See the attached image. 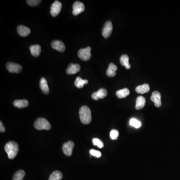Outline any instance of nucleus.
I'll return each instance as SVG.
<instances>
[{
	"label": "nucleus",
	"instance_id": "obj_1",
	"mask_svg": "<svg viewBox=\"0 0 180 180\" xmlns=\"http://www.w3.org/2000/svg\"><path fill=\"white\" fill-rule=\"evenodd\" d=\"M5 150L8 154L9 158L10 159H13L18 154L19 146L16 142L10 141L6 144Z\"/></svg>",
	"mask_w": 180,
	"mask_h": 180
},
{
	"label": "nucleus",
	"instance_id": "obj_2",
	"mask_svg": "<svg viewBox=\"0 0 180 180\" xmlns=\"http://www.w3.org/2000/svg\"><path fill=\"white\" fill-rule=\"evenodd\" d=\"M80 120L83 124H89L92 121L91 110L88 106H83L79 111Z\"/></svg>",
	"mask_w": 180,
	"mask_h": 180
},
{
	"label": "nucleus",
	"instance_id": "obj_3",
	"mask_svg": "<svg viewBox=\"0 0 180 180\" xmlns=\"http://www.w3.org/2000/svg\"><path fill=\"white\" fill-rule=\"evenodd\" d=\"M34 127L38 130H49L51 129V125L49 122V121L46 120V119L40 118L35 121L34 123Z\"/></svg>",
	"mask_w": 180,
	"mask_h": 180
},
{
	"label": "nucleus",
	"instance_id": "obj_4",
	"mask_svg": "<svg viewBox=\"0 0 180 180\" xmlns=\"http://www.w3.org/2000/svg\"><path fill=\"white\" fill-rule=\"evenodd\" d=\"M91 47H88L86 48L81 49L78 52V56L82 60L86 61L90 59L91 57Z\"/></svg>",
	"mask_w": 180,
	"mask_h": 180
},
{
	"label": "nucleus",
	"instance_id": "obj_5",
	"mask_svg": "<svg viewBox=\"0 0 180 180\" xmlns=\"http://www.w3.org/2000/svg\"><path fill=\"white\" fill-rule=\"evenodd\" d=\"M62 8V4L60 2L58 1H56L54 2L51 6L50 13H51V15L54 17L58 16L60 13Z\"/></svg>",
	"mask_w": 180,
	"mask_h": 180
},
{
	"label": "nucleus",
	"instance_id": "obj_6",
	"mask_svg": "<svg viewBox=\"0 0 180 180\" xmlns=\"http://www.w3.org/2000/svg\"><path fill=\"white\" fill-rule=\"evenodd\" d=\"M113 31V24L111 21H108L105 24L103 28L102 29V36L105 38H108L111 35Z\"/></svg>",
	"mask_w": 180,
	"mask_h": 180
},
{
	"label": "nucleus",
	"instance_id": "obj_7",
	"mask_svg": "<svg viewBox=\"0 0 180 180\" xmlns=\"http://www.w3.org/2000/svg\"><path fill=\"white\" fill-rule=\"evenodd\" d=\"M74 147V143L73 141H68L64 144L62 147L64 154L67 156H71L73 153V148Z\"/></svg>",
	"mask_w": 180,
	"mask_h": 180
},
{
	"label": "nucleus",
	"instance_id": "obj_8",
	"mask_svg": "<svg viewBox=\"0 0 180 180\" xmlns=\"http://www.w3.org/2000/svg\"><path fill=\"white\" fill-rule=\"evenodd\" d=\"M6 68L8 71L12 73H19L22 70V67L21 65L12 62L7 63Z\"/></svg>",
	"mask_w": 180,
	"mask_h": 180
},
{
	"label": "nucleus",
	"instance_id": "obj_9",
	"mask_svg": "<svg viewBox=\"0 0 180 180\" xmlns=\"http://www.w3.org/2000/svg\"><path fill=\"white\" fill-rule=\"evenodd\" d=\"M73 14L74 16L78 15L85 10L84 4L79 1H76L73 6Z\"/></svg>",
	"mask_w": 180,
	"mask_h": 180
},
{
	"label": "nucleus",
	"instance_id": "obj_10",
	"mask_svg": "<svg viewBox=\"0 0 180 180\" xmlns=\"http://www.w3.org/2000/svg\"><path fill=\"white\" fill-rule=\"evenodd\" d=\"M107 91L105 89L102 88L97 92H94L92 95V98L94 100H98L100 99H104L107 96Z\"/></svg>",
	"mask_w": 180,
	"mask_h": 180
},
{
	"label": "nucleus",
	"instance_id": "obj_11",
	"mask_svg": "<svg viewBox=\"0 0 180 180\" xmlns=\"http://www.w3.org/2000/svg\"><path fill=\"white\" fill-rule=\"evenodd\" d=\"M151 99L154 102L155 106L156 107L159 108L161 107L162 105L161 94L158 91H155L152 93Z\"/></svg>",
	"mask_w": 180,
	"mask_h": 180
},
{
	"label": "nucleus",
	"instance_id": "obj_12",
	"mask_svg": "<svg viewBox=\"0 0 180 180\" xmlns=\"http://www.w3.org/2000/svg\"><path fill=\"white\" fill-rule=\"evenodd\" d=\"M81 69V66L78 64L71 63L68 67V68L66 70V73L68 75L75 74L76 73H78Z\"/></svg>",
	"mask_w": 180,
	"mask_h": 180
},
{
	"label": "nucleus",
	"instance_id": "obj_13",
	"mask_svg": "<svg viewBox=\"0 0 180 180\" xmlns=\"http://www.w3.org/2000/svg\"><path fill=\"white\" fill-rule=\"evenodd\" d=\"M51 46L53 49L60 52H63L65 50V44L59 40H55L52 41L51 43Z\"/></svg>",
	"mask_w": 180,
	"mask_h": 180
},
{
	"label": "nucleus",
	"instance_id": "obj_14",
	"mask_svg": "<svg viewBox=\"0 0 180 180\" xmlns=\"http://www.w3.org/2000/svg\"><path fill=\"white\" fill-rule=\"evenodd\" d=\"M17 32L20 36L26 37L30 34L31 30L29 28L23 25H20L17 27Z\"/></svg>",
	"mask_w": 180,
	"mask_h": 180
},
{
	"label": "nucleus",
	"instance_id": "obj_15",
	"mask_svg": "<svg viewBox=\"0 0 180 180\" xmlns=\"http://www.w3.org/2000/svg\"><path fill=\"white\" fill-rule=\"evenodd\" d=\"M40 87L43 93L48 95L49 93L50 90L47 84V81L45 78H42L40 82Z\"/></svg>",
	"mask_w": 180,
	"mask_h": 180
},
{
	"label": "nucleus",
	"instance_id": "obj_16",
	"mask_svg": "<svg viewBox=\"0 0 180 180\" xmlns=\"http://www.w3.org/2000/svg\"><path fill=\"white\" fill-rule=\"evenodd\" d=\"M117 69L118 68L114 64L112 63H110L106 72L107 75L109 77H115L116 75V71L117 70Z\"/></svg>",
	"mask_w": 180,
	"mask_h": 180
},
{
	"label": "nucleus",
	"instance_id": "obj_17",
	"mask_svg": "<svg viewBox=\"0 0 180 180\" xmlns=\"http://www.w3.org/2000/svg\"><path fill=\"white\" fill-rule=\"evenodd\" d=\"M31 53L32 56L34 57H37L39 56L41 52V46L39 45H32L30 47Z\"/></svg>",
	"mask_w": 180,
	"mask_h": 180
},
{
	"label": "nucleus",
	"instance_id": "obj_18",
	"mask_svg": "<svg viewBox=\"0 0 180 180\" xmlns=\"http://www.w3.org/2000/svg\"><path fill=\"white\" fill-rule=\"evenodd\" d=\"M13 105L15 107L21 109L28 107L29 102L27 100H17L14 101Z\"/></svg>",
	"mask_w": 180,
	"mask_h": 180
},
{
	"label": "nucleus",
	"instance_id": "obj_19",
	"mask_svg": "<svg viewBox=\"0 0 180 180\" xmlns=\"http://www.w3.org/2000/svg\"><path fill=\"white\" fill-rule=\"evenodd\" d=\"M120 63L123 66H125L126 69H130L131 68V65L129 64V57L128 55H123L120 58Z\"/></svg>",
	"mask_w": 180,
	"mask_h": 180
},
{
	"label": "nucleus",
	"instance_id": "obj_20",
	"mask_svg": "<svg viewBox=\"0 0 180 180\" xmlns=\"http://www.w3.org/2000/svg\"><path fill=\"white\" fill-rule=\"evenodd\" d=\"M146 104V100L145 98L143 96H139L136 100V109L137 110H140L143 109L144 107Z\"/></svg>",
	"mask_w": 180,
	"mask_h": 180
},
{
	"label": "nucleus",
	"instance_id": "obj_21",
	"mask_svg": "<svg viewBox=\"0 0 180 180\" xmlns=\"http://www.w3.org/2000/svg\"><path fill=\"white\" fill-rule=\"evenodd\" d=\"M150 86L148 84H145L139 86L136 88V91L138 93L144 94L150 91Z\"/></svg>",
	"mask_w": 180,
	"mask_h": 180
},
{
	"label": "nucleus",
	"instance_id": "obj_22",
	"mask_svg": "<svg viewBox=\"0 0 180 180\" xmlns=\"http://www.w3.org/2000/svg\"><path fill=\"white\" fill-rule=\"evenodd\" d=\"M129 90L127 89V88H125L123 89L120 90H119L116 92L117 96L120 99L126 98L128 96H129Z\"/></svg>",
	"mask_w": 180,
	"mask_h": 180
},
{
	"label": "nucleus",
	"instance_id": "obj_23",
	"mask_svg": "<svg viewBox=\"0 0 180 180\" xmlns=\"http://www.w3.org/2000/svg\"><path fill=\"white\" fill-rule=\"evenodd\" d=\"M88 83V80H83L80 77H77L76 81L75 82V85L79 89H81L84 87V85Z\"/></svg>",
	"mask_w": 180,
	"mask_h": 180
},
{
	"label": "nucleus",
	"instance_id": "obj_24",
	"mask_svg": "<svg viewBox=\"0 0 180 180\" xmlns=\"http://www.w3.org/2000/svg\"><path fill=\"white\" fill-rule=\"evenodd\" d=\"M63 178V174L60 171H56L50 176L49 180H61Z\"/></svg>",
	"mask_w": 180,
	"mask_h": 180
},
{
	"label": "nucleus",
	"instance_id": "obj_25",
	"mask_svg": "<svg viewBox=\"0 0 180 180\" xmlns=\"http://www.w3.org/2000/svg\"><path fill=\"white\" fill-rule=\"evenodd\" d=\"M25 176V172L23 170H20L15 173L13 178V180H23Z\"/></svg>",
	"mask_w": 180,
	"mask_h": 180
},
{
	"label": "nucleus",
	"instance_id": "obj_26",
	"mask_svg": "<svg viewBox=\"0 0 180 180\" xmlns=\"http://www.w3.org/2000/svg\"><path fill=\"white\" fill-rule=\"evenodd\" d=\"M130 125L135 128H140L142 125L140 121L135 118L131 119V120H130Z\"/></svg>",
	"mask_w": 180,
	"mask_h": 180
},
{
	"label": "nucleus",
	"instance_id": "obj_27",
	"mask_svg": "<svg viewBox=\"0 0 180 180\" xmlns=\"http://www.w3.org/2000/svg\"><path fill=\"white\" fill-rule=\"evenodd\" d=\"M92 141L94 146H97L99 148H103L104 147V143L98 138H94Z\"/></svg>",
	"mask_w": 180,
	"mask_h": 180
},
{
	"label": "nucleus",
	"instance_id": "obj_28",
	"mask_svg": "<svg viewBox=\"0 0 180 180\" xmlns=\"http://www.w3.org/2000/svg\"><path fill=\"white\" fill-rule=\"evenodd\" d=\"M119 135V132L116 130H113L110 132V137L112 140H117L118 138Z\"/></svg>",
	"mask_w": 180,
	"mask_h": 180
},
{
	"label": "nucleus",
	"instance_id": "obj_29",
	"mask_svg": "<svg viewBox=\"0 0 180 180\" xmlns=\"http://www.w3.org/2000/svg\"><path fill=\"white\" fill-rule=\"evenodd\" d=\"M26 2L29 5L32 7H34L38 5L42 1L40 0H27Z\"/></svg>",
	"mask_w": 180,
	"mask_h": 180
},
{
	"label": "nucleus",
	"instance_id": "obj_30",
	"mask_svg": "<svg viewBox=\"0 0 180 180\" xmlns=\"http://www.w3.org/2000/svg\"><path fill=\"white\" fill-rule=\"evenodd\" d=\"M90 153L91 154V155L95 156L96 158H100L102 156V154L100 152L97 151V150H93V149L90 150Z\"/></svg>",
	"mask_w": 180,
	"mask_h": 180
},
{
	"label": "nucleus",
	"instance_id": "obj_31",
	"mask_svg": "<svg viewBox=\"0 0 180 180\" xmlns=\"http://www.w3.org/2000/svg\"><path fill=\"white\" fill-rule=\"evenodd\" d=\"M6 129L5 128L4 126L3 125V123L1 121L0 122V132L1 133H4L5 132Z\"/></svg>",
	"mask_w": 180,
	"mask_h": 180
}]
</instances>
